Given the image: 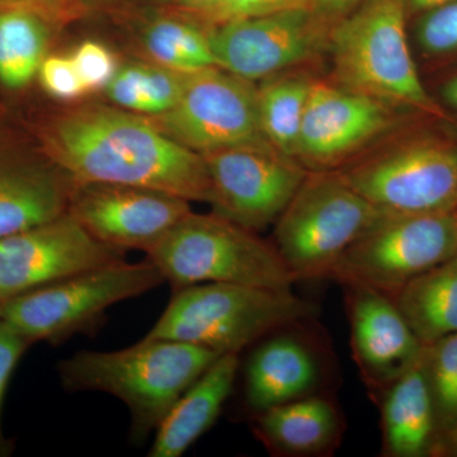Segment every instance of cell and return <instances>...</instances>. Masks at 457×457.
Here are the masks:
<instances>
[{
	"label": "cell",
	"instance_id": "d6986e66",
	"mask_svg": "<svg viewBox=\"0 0 457 457\" xmlns=\"http://www.w3.org/2000/svg\"><path fill=\"white\" fill-rule=\"evenodd\" d=\"M381 428L385 456H433L438 428L423 356L385 390Z\"/></svg>",
	"mask_w": 457,
	"mask_h": 457
},
{
	"label": "cell",
	"instance_id": "d590c367",
	"mask_svg": "<svg viewBox=\"0 0 457 457\" xmlns=\"http://www.w3.org/2000/svg\"><path fill=\"white\" fill-rule=\"evenodd\" d=\"M453 2V0H403L404 7L407 9L409 14H422L436 7H440L442 4Z\"/></svg>",
	"mask_w": 457,
	"mask_h": 457
},
{
	"label": "cell",
	"instance_id": "8d00e7d4",
	"mask_svg": "<svg viewBox=\"0 0 457 457\" xmlns=\"http://www.w3.org/2000/svg\"><path fill=\"white\" fill-rule=\"evenodd\" d=\"M444 98L446 99L447 104L457 110V75L445 84Z\"/></svg>",
	"mask_w": 457,
	"mask_h": 457
},
{
	"label": "cell",
	"instance_id": "5b68a950",
	"mask_svg": "<svg viewBox=\"0 0 457 457\" xmlns=\"http://www.w3.org/2000/svg\"><path fill=\"white\" fill-rule=\"evenodd\" d=\"M314 312L293 290L251 286L198 284L174 291L162 317L143 339H168L200 345L218 353H239L273 330Z\"/></svg>",
	"mask_w": 457,
	"mask_h": 457
},
{
	"label": "cell",
	"instance_id": "8992f818",
	"mask_svg": "<svg viewBox=\"0 0 457 457\" xmlns=\"http://www.w3.org/2000/svg\"><path fill=\"white\" fill-rule=\"evenodd\" d=\"M337 171L384 213L457 210V137L447 134L403 135L366 150Z\"/></svg>",
	"mask_w": 457,
	"mask_h": 457
},
{
	"label": "cell",
	"instance_id": "2e32d148",
	"mask_svg": "<svg viewBox=\"0 0 457 457\" xmlns=\"http://www.w3.org/2000/svg\"><path fill=\"white\" fill-rule=\"evenodd\" d=\"M354 361L366 384L378 392L417 365L420 342L392 297L362 286H343Z\"/></svg>",
	"mask_w": 457,
	"mask_h": 457
},
{
	"label": "cell",
	"instance_id": "9c48e42d",
	"mask_svg": "<svg viewBox=\"0 0 457 457\" xmlns=\"http://www.w3.org/2000/svg\"><path fill=\"white\" fill-rule=\"evenodd\" d=\"M456 254L453 213H385L345 252L330 279L393 297Z\"/></svg>",
	"mask_w": 457,
	"mask_h": 457
},
{
	"label": "cell",
	"instance_id": "ffe728a7",
	"mask_svg": "<svg viewBox=\"0 0 457 457\" xmlns=\"http://www.w3.org/2000/svg\"><path fill=\"white\" fill-rule=\"evenodd\" d=\"M317 361L302 342L288 336L264 342L246 368V402L257 411L312 395Z\"/></svg>",
	"mask_w": 457,
	"mask_h": 457
},
{
	"label": "cell",
	"instance_id": "f546056e",
	"mask_svg": "<svg viewBox=\"0 0 457 457\" xmlns=\"http://www.w3.org/2000/svg\"><path fill=\"white\" fill-rule=\"evenodd\" d=\"M71 59L88 92L106 88L117 71L114 56L98 42H83Z\"/></svg>",
	"mask_w": 457,
	"mask_h": 457
},
{
	"label": "cell",
	"instance_id": "836d02e7",
	"mask_svg": "<svg viewBox=\"0 0 457 457\" xmlns=\"http://www.w3.org/2000/svg\"><path fill=\"white\" fill-rule=\"evenodd\" d=\"M66 4H68V0H0V8H31L46 14L50 18L59 14L60 11H62Z\"/></svg>",
	"mask_w": 457,
	"mask_h": 457
},
{
	"label": "cell",
	"instance_id": "8fae6325",
	"mask_svg": "<svg viewBox=\"0 0 457 457\" xmlns=\"http://www.w3.org/2000/svg\"><path fill=\"white\" fill-rule=\"evenodd\" d=\"M330 29L311 8H296L222 23L209 33V41L218 68L254 82L328 51Z\"/></svg>",
	"mask_w": 457,
	"mask_h": 457
},
{
	"label": "cell",
	"instance_id": "7a4b0ae2",
	"mask_svg": "<svg viewBox=\"0 0 457 457\" xmlns=\"http://www.w3.org/2000/svg\"><path fill=\"white\" fill-rule=\"evenodd\" d=\"M218 352L168 339H141L120 351H80L59 365L68 392H101L125 403L131 433L144 440L174 403L220 357Z\"/></svg>",
	"mask_w": 457,
	"mask_h": 457
},
{
	"label": "cell",
	"instance_id": "1f68e13d",
	"mask_svg": "<svg viewBox=\"0 0 457 457\" xmlns=\"http://www.w3.org/2000/svg\"><path fill=\"white\" fill-rule=\"evenodd\" d=\"M29 345V339L0 318V456L8 453V442L2 429L3 402L13 370Z\"/></svg>",
	"mask_w": 457,
	"mask_h": 457
},
{
	"label": "cell",
	"instance_id": "ba28073f",
	"mask_svg": "<svg viewBox=\"0 0 457 457\" xmlns=\"http://www.w3.org/2000/svg\"><path fill=\"white\" fill-rule=\"evenodd\" d=\"M165 282L149 260L101 267L0 303V318L29 342L64 339L98 320L108 308Z\"/></svg>",
	"mask_w": 457,
	"mask_h": 457
},
{
	"label": "cell",
	"instance_id": "5bb4252c",
	"mask_svg": "<svg viewBox=\"0 0 457 457\" xmlns=\"http://www.w3.org/2000/svg\"><path fill=\"white\" fill-rule=\"evenodd\" d=\"M398 110L343 88L312 82L295 161L308 171L338 170L393 129Z\"/></svg>",
	"mask_w": 457,
	"mask_h": 457
},
{
	"label": "cell",
	"instance_id": "d4e9b609",
	"mask_svg": "<svg viewBox=\"0 0 457 457\" xmlns=\"http://www.w3.org/2000/svg\"><path fill=\"white\" fill-rule=\"evenodd\" d=\"M187 74L162 65L130 62L117 68L104 92L111 102L132 113H167L179 104Z\"/></svg>",
	"mask_w": 457,
	"mask_h": 457
},
{
	"label": "cell",
	"instance_id": "ac0fdd59",
	"mask_svg": "<svg viewBox=\"0 0 457 457\" xmlns=\"http://www.w3.org/2000/svg\"><path fill=\"white\" fill-rule=\"evenodd\" d=\"M239 359L221 354L174 403L156 428L150 457H180L218 420L233 392Z\"/></svg>",
	"mask_w": 457,
	"mask_h": 457
},
{
	"label": "cell",
	"instance_id": "f1b7e54d",
	"mask_svg": "<svg viewBox=\"0 0 457 457\" xmlns=\"http://www.w3.org/2000/svg\"><path fill=\"white\" fill-rule=\"evenodd\" d=\"M296 8H311V0H209L191 12L218 26Z\"/></svg>",
	"mask_w": 457,
	"mask_h": 457
},
{
	"label": "cell",
	"instance_id": "74e56055",
	"mask_svg": "<svg viewBox=\"0 0 457 457\" xmlns=\"http://www.w3.org/2000/svg\"><path fill=\"white\" fill-rule=\"evenodd\" d=\"M168 2L173 3V4H177L179 7L191 12L194 11V9L200 8L201 5L206 4L209 0H168Z\"/></svg>",
	"mask_w": 457,
	"mask_h": 457
},
{
	"label": "cell",
	"instance_id": "484cf974",
	"mask_svg": "<svg viewBox=\"0 0 457 457\" xmlns=\"http://www.w3.org/2000/svg\"><path fill=\"white\" fill-rule=\"evenodd\" d=\"M144 47L158 65L182 74L215 65L209 33L177 18H161L144 33Z\"/></svg>",
	"mask_w": 457,
	"mask_h": 457
},
{
	"label": "cell",
	"instance_id": "603a6c76",
	"mask_svg": "<svg viewBox=\"0 0 457 457\" xmlns=\"http://www.w3.org/2000/svg\"><path fill=\"white\" fill-rule=\"evenodd\" d=\"M50 17L26 7L0 8V83L22 89L46 57Z\"/></svg>",
	"mask_w": 457,
	"mask_h": 457
},
{
	"label": "cell",
	"instance_id": "83f0119b",
	"mask_svg": "<svg viewBox=\"0 0 457 457\" xmlns=\"http://www.w3.org/2000/svg\"><path fill=\"white\" fill-rule=\"evenodd\" d=\"M414 33L427 59L457 56V0L420 14Z\"/></svg>",
	"mask_w": 457,
	"mask_h": 457
},
{
	"label": "cell",
	"instance_id": "52a82bcc",
	"mask_svg": "<svg viewBox=\"0 0 457 457\" xmlns=\"http://www.w3.org/2000/svg\"><path fill=\"white\" fill-rule=\"evenodd\" d=\"M383 215L338 171H309L275 222L273 245L296 281L330 279L345 252Z\"/></svg>",
	"mask_w": 457,
	"mask_h": 457
},
{
	"label": "cell",
	"instance_id": "44dd1931",
	"mask_svg": "<svg viewBox=\"0 0 457 457\" xmlns=\"http://www.w3.org/2000/svg\"><path fill=\"white\" fill-rule=\"evenodd\" d=\"M255 429L276 453L314 456L335 447L341 418L332 402L309 395L255 413Z\"/></svg>",
	"mask_w": 457,
	"mask_h": 457
},
{
	"label": "cell",
	"instance_id": "cb8c5ba5",
	"mask_svg": "<svg viewBox=\"0 0 457 457\" xmlns=\"http://www.w3.org/2000/svg\"><path fill=\"white\" fill-rule=\"evenodd\" d=\"M312 82L305 74L275 75L257 89L262 132L270 145L295 159Z\"/></svg>",
	"mask_w": 457,
	"mask_h": 457
},
{
	"label": "cell",
	"instance_id": "3957f363",
	"mask_svg": "<svg viewBox=\"0 0 457 457\" xmlns=\"http://www.w3.org/2000/svg\"><path fill=\"white\" fill-rule=\"evenodd\" d=\"M403 0H366L330 29L336 82L398 111L446 119L420 80Z\"/></svg>",
	"mask_w": 457,
	"mask_h": 457
},
{
	"label": "cell",
	"instance_id": "e0dca14e",
	"mask_svg": "<svg viewBox=\"0 0 457 457\" xmlns=\"http://www.w3.org/2000/svg\"><path fill=\"white\" fill-rule=\"evenodd\" d=\"M74 185L54 163L0 155V239L68 212Z\"/></svg>",
	"mask_w": 457,
	"mask_h": 457
},
{
	"label": "cell",
	"instance_id": "6da1fadb",
	"mask_svg": "<svg viewBox=\"0 0 457 457\" xmlns=\"http://www.w3.org/2000/svg\"><path fill=\"white\" fill-rule=\"evenodd\" d=\"M53 163L74 183L156 189L189 201H212L203 155L162 131L155 122L116 108L92 107L50 126Z\"/></svg>",
	"mask_w": 457,
	"mask_h": 457
},
{
	"label": "cell",
	"instance_id": "e575fe53",
	"mask_svg": "<svg viewBox=\"0 0 457 457\" xmlns=\"http://www.w3.org/2000/svg\"><path fill=\"white\" fill-rule=\"evenodd\" d=\"M433 456L457 457V426L438 438Z\"/></svg>",
	"mask_w": 457,
	"mask_h": 457
},
{
	"label": "cell",
	"instance_id": "7c38bea8",
	"mask_svg": "<svg viewBox=\"0 0 457 457\" xmlns=\"http://www.w3.org/2000/svg\"><path fill=\"white\" fill-rule=\"evenodd\" d=\"M203 156L213 213L255 233L278 221L309 173L270 145L230 147Z\"/></svg>",
	"mask_w": 457,
	"mask_h": 457
},
{
	"label": "cell",
	"instance_id": "4dcf8cb0",
	"mask_svg": "<svg viewBox=\"0 0 457 457\" xmlns=\"http://www.w3.org/2000/svg\"><path fill=\"white\" fill-rule=\"evenodd\" d=\"M37 74L45 90L57 99L71 101L88 92L71 57H45Z\"/></svg>",
	"mask_w": 457,
	"mask_h": 457
},
{
	"label": "cell",
	"instance_id": "277c9868",
	"mask_svg": "<svg viewBox=\"0 0 457 457\" xmlns=\"http://www.w3.org/2000/svg\"><path fill=\"white\" fill-rule=\"evenodd\" d=\"M146 258L174 291L210 282L288 291L296 282L273 243L216 213H188Z\"/></svg>",
	"mask_w": 457,
	"mask_h": 457
},
{
	"label": "cell",
	"instance_id": "f35d334b",
	"mask_svg": "<svg viewBox=\"0 0 457 457\" xmlns=\"http://www.w3.org/2000/svg\"><path fill=\"white\" fill-rule=\"evenodd\" d=\"M453 218H455L456 227H457V210L455 212H453Z\"/></svg>",
	"mask_w": 457,
	"mask_h": 457
},
{
	"label": "cell",
	"instance_id": "9a60e30c",
	"mask_svg": "<svg viewBox=\"0 0 457 457\" xmlns=\"http://www.w3.org/2000/svg\"><path fill=\"white\" fill-rule=\"evenodd\" d=\"M68 212L99 242L147 254L192 210L185 198L156 189L75 183Z\"/></svg>",
	"mask_w": 457,
	"mask_h": 457
},
{
	"label": "cell",
	"instance_id": "4fadbf2b",
	"mask_svg": "<svg viewBox=\"0 0 457 457\" xmlns=\"http://www.w3.org/2000/svg\"><path fill=\"white\" fill-rule=\"evenodd\" d=\"M126 261L68 212L0 239V303L101 267Z\"/></svg>",
	"mask_w": 457,
	"mask_h": 457
},
{
	"label": "cell",
	"instance_id": "30bf717a",
	"mask_svg": "<svg viewBox=\"0 0 457 457\" xmlns=\"http://www.w3.org/2000/svg\"><path fill=\"white\" fill-rule=\"evenodd\" d=\"M251 83L218 66L187 74L179 104L156 116V126L201 155L270 145L261 129L257 89Z\"/></svg>",
	"mask_w": 457,
	"mask_h": 457
},
{
	"label": "cell",
	"instance_id": "4316f807",
	"mask_svg": "<svg viewBox=\"0 0 457 457\" xmlns=\"http://www.w3.org/2000/svg\"><path fill=\"white\" fill-rule=\"evenodd\" d=\"M423 365L440 438L457 426V333L425 345Z\"/></svg>",
	"mask_w": 457,
	"mask_h": 457
},
{
	"label": "cell",
	"instance_id": "7402d4cb",
	"mask_svg": "<svg viewBox=\"0 0 457 457\" xmlns=\"http://www.w3.org/2000/svg\"><path fill=\"white\" fill-rule=\"evenodd\" d=\"M423 345L457 333V254L409 281L392 297Z\"/></svg>",
	"mask_w": 457,
	"mask_h": 457
},
{
	"label": "cell",
	"instance_id": "d6a6232c",
	"mask_svg": "<svg viewBox=\"0 0 457 457\" xmlns=\"http://www.w3.org/2000/svg\"><path fill=\"white\" fill-rule=\"evenodd\" d=\"M365 2L366 0H311V9L315 16L332 27Z\"/></svg>",
	"mask_w": 457,
	"mask_h": 457
}]
</instances>
